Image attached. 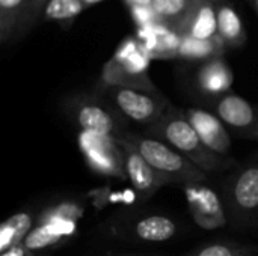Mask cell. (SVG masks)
Here are the masks:
<instances>
[{
  "label": "cell",
  "mask_w": 258,
  "mask_h": 256,
  "mask_svg": "<svg viewBox=\"0 0 258 256\" xmlns=\"http://www.w3.org/2000/svg\"><path fill=\"white\" fill-rule=\"evenodd\" d=\"M147 134L172 146L206 174L221 170L230 164L225 157L215 154L203 143L187 121L184 110H180L172 104L157 122L147 128Z\"/></svg>",
  "instance_id": "obj_1"
},
{
  "label": "cell",
  "mask_w": 258,
  "mask_h": 256,
  "mask_svg": "<svg viewBox=\"0 0 258 256\" xmlns=\"http://www.w3.org/2000/svg\"><path fill=\"white\" fill-rule=\"evenodd\" d=\"M150 60L151 57L136 36L124 38L113 56L104 63L98 89L132 88L159 92L148 75Z\"/></svg>",
  "instance_id": "obj_2"
},
{
  "label": "cell",
  "mask_w": 258,
  "mask_h": 256,
  "mask_svg": "<svg viewBox=\"0 0 258 256\" xmlns=\"http://www.w3.org/2000/svg\"><path fill=\"white\" fill-rule=\"evenodd\" d=\"M121 139L128 142L159 174H162L171 184L183 187L194 184H204L207 174L181 155L177 149L165 142L154 139L148 134L127 133Z\"/></svg>",
  "instance_id": "obj_3"
},
{
  "label": "cell",
  "mask_w": 258,
  "mask_h": 256,
  "mask_svg": "<svg viewBox=\"0 0 258 256\" xmlns=\"http://www.w3.org/2000/svg\"><path fill=\"white\" fill-rule=\"evenodd\" d=\"M63 112L80 130L119 140L125 131V119L100 94H74L63 100Z\"/></svg>",
  "instance_id": "obj_4"
},
{
  "label": "cell",
  "mask_w": 258,
  "mask_h": 256,
  "mask_svg": "<svg viewBox=\"0 0 258 256\" xmlns=\"http://www.w3.org/2000/svg\"><path fill=\"white\" fill-rule=\"evenodd\" d=\"M82 217L83 208L74 201H62L48 207L38 216L23 244L33 253L65 244L76 235Z\"/></svg>",
  "instance_id": "obj_5"
},
{
  "label": "cell",
  "mask_w": 258,
  "mask_h": 256,
  "mask_svg": "<svg viewBox=\"0 0 258 256\" xmlns=\"http://www.w3.org/2000/svg\"><path fill=\"white\" fill-rule=\"evenodd\" d=\"M228 220L234 228L248 225L258 214V157L239 167L224 186Z\"/></svg>",
  "instance_id": "obj_6"
},
{
  "label": "cell",
  "mask_w": 258,
  "mask_h": 256,
  "mask_svg": "<svg viewBox=\"0 0 258 256\" xmlns=\"http://www.w3.org/2000/svg\"><path fill=\"white\" fill-rule=\"evenodd\" d=\"M95 92L103 95L125 121L145 125L147 128L157 122L171 106L160 92L132 88H106Z\"/></svg>",
  "instance_id": "obj_7"
},
{
  "label": "cell",
  "mask_w": 258,
  "mask_h": 256,
  "mask_svg": "<svg viewBox=\"0 0 258 256\" xmlns=\"http://www.w3.org/2000/svg\"><path fill=\"white\" fill-rule=\"evenodd\" d=\"M77 140L89 169L103 177L127 180L124 151L116 139L103 134L80 131Z\"/></svg>",
  "instance_id": "obj_8"
},
{
  "label": "cell",
  "mask_w": 258,
  "mask_h": 256,
  "mask_svg": "<svg viewBox=\"0 0 258 256\" xmlns=\"http://www.w3.org/2000/svg\"><path fill=\"white\" fill-rule=\"evenodd\" d=\"M213 113L239 136L258 139V110L243 97L228 92L209 100Z\"/></svg>",
  "instance_id": "obj_9"
},
{
  "label": "cell",
  "mask_w": 258,
  "mask_h": 256,
  "mask_svg": "<svg viewBox=\"0 0 258 256\" xmlns=\"http://www.w3.org/2000/svg\"><path fill=\"white\" fill-rule=\"evenodd\" d=\"M189 211L195 223L203 229H218L227 225L228 216L219 196L204 184L184 187Z\"/></svg>",
  "instance_id": "obj_10"
},
{
  "label": "cell",
  "mask_w": 258,
  "mask_h": 256,
  "mask_svg": "<svg viewBox=\"0 0 258 256\" xmlns=\"http://www.w3.org/2000/svg\"><path fill=\"white\" fill-rule=\"evenodd\" d=\"M124 151V163H125V177L132 184L133 190L141 199L151 198L159 189L166 184H171L168 178L159 174L128 142L124 139L118 140Z\"/></svg>",
  "instance_id": "obj_11"
},
{
  "label": "cell",
  "mask_w": 258,
  "mask_h": 256,
  "mask_svg": "<svg viewBox=\"0 0 258 256\" xmlns=\"http://www.w3.org/2000/svg\"><path fill=\"white\" fill-rule=\"evenodd\" d=\"M187 121L203 140V143L215 154L225 157L231 151V137L225 128V124L213 113L198 107H189L184 110Z\"/></svg>",
  "instance_id": "obj_12"
},
{
  "label": "cell",
  "mask_w": 258,
  "mask_h": 256,
  "mask_svg": "<svg viewBox=\"0 0 258 256\" xmlns=\"http://www.w3.org/2000/svg\"><path fill=\"white\" fill-rule=\"evenodd\" d=\"M218 2L195 0L183 21L175 27L181 36L195 39H212L218 36Z\"/></svg>",
  "instance_id": "obj_13"
},
{
  "label": "cell",
  "mask_w": 258,
  "mask_h": 256,
  "mask_svg": "<svg viewBox=\"0 0 258 256\" xmlns=\"http://www.w3.org/2000/svg\"><path fill=\"white\" fill-rule=\"evenodd\" d=\"M233 80V71L224 57H215L203 62L195 74V84L198 91L209 100L231 92Z\"/></svg>",
  "instance_id": "obj_14"
},
{
  "label": "cell",
  "mask_w": 258,
  "mask_h": 256,
  "mask_svg": "<svg viewBox=\"0 0 258 256\" xmlns=\"http://www.w3.org/2000/svg\"><path fill=\"white\" fill-rule=\"evenodd\" d=\"M130 238L142 243H165L178 234L177 222L165 214H145L125 228Z\"/></svg>",
  "instance_id": "obj_15"
},
{
  "label": "cell",
  "mask_w": 258,
  "mask_h": 256,
  "mask_svg": "<svg viewBox=\"0 0 258 256\" xmlns=\"http://www.w3.org/2000/svg\"><path fill=\"white\" fill-rule=\"evenodd\" d=\"M218 36L228 48H240L246 42V30L237 9L225 0L218 2Z\"/></svg>",
  "instance_id": "obj_16"
},
{
  "label": "cell",
  "mask_w": 258,
  "mask_h": 256,
  "mask_svg": "<svg viewBox=\"0 0 258 256\" xmlns=\"http://www.w3.org/2000/svg\"><path fill=\"white\" fill-rule=\"evenodd\" d=\"M227 47L219 39V36L212 39H195L190 36H181L177 57L190 62H207L215 57H222Z\"/></svg>",
  "instance_id": "obj_17"
},
{
  "label": "cell",
  "mask_w": 258,
  "mask_h": 256,
  "mask_svg": "<svg viewBox=\"0 0 258 256\" xmlns=\"http://www.w3.org/2000/svg\"><path fill=\"white\" fill-rule=\"evenodd\" d=\"M33 216L29 211L17 213L8 217L0 226V253L18 244H23L26 237L33 229Z\"/></svg>",
  "instance_id": "obj_18"
},
{
  "label": "cell",
  "mask_w": 258,
  "mask_h": 256,
  "mask_svg": "<svg viewBox=\"0 0 258 256\" xmlns=\"http://www.w3.org/2000/svg\"><path fill=\"white\" fill-rule=\"evenodd\" d=\"M26 0H0V44L15 39Z\"/></svg>",
  "instance_id": "obj_19"
},
{
  "label": "cell",
  "mask_w": 258,
  "mask_h": 256,
  "mask_svg": "<svg viewBox=\"0 0 258 256\" xmlns=\"http://www.w3.org/2000/svg\"><path fill=\"white\" fill-rule=\"evenodd\" d=\"M89 6L82 0H50L44 9L42 20L59 24L73 23Z\"/></svg>",
  "instance_id": "obj_20"
},
{
  "label": "cell",
  "mask_w": 258,
  "mask_h": 256,
  "mask_svg": "<svg viewBox=\"0 0 258 256\" xmlns=\"http://www.w3.org/2000/svg\"><path fill=\"white\" fill-rule=\"evenodd\" d=\"M195 0H153L151 6L157 18L172 27H177L194 6Z\"/></svg>",
  "instance_id": "obj_21"
},
{
  "label": "cell",
  "mask_w": 258,
  "mask_h": 256,
  "mask_svg": "<svg viewBox=\"0 0 258 256\" xmlns=\"http://www.w3.org/2000/svg\"><path fill=\"white\" fill-rule=\"evenodd\" d=\"M186 256H254V247L236 241H215L189 252Z\"/></svg>",
  "instance_id": "obj_22"
},
{
  "label": "cell",
  "mask_w": 258,
  "mask_h": 256,
  "mask_svg": "<svg viewBox=\"0 0 258 256\" xmlns=\"http://www.w3.org/2000/svg\"><path fill=\"white\" fill-rule=\"evenodd\" d=\"M50 0H26L24 2V8H23V15L20 20V26L17 30V36L15 39L23 38L26 33H29L39 20H42V14L45 6L48 5Z\"/></svg>",
  "instance_id": "obj_23"
},
{
  "label": "cell",
  "mask_w": 258,
  "mask_h": 256,
  "mask_svg": "<svg viewBox=\"0 0 258 256\" xmlns=\"http://www.w3.org/2000/svg\"><path fill=\"white\" fill-rule=\"evenodd\" d=\"M128 11H130V15L133 18L136 27H145V26L160 21L157 18L153 6H135V8H130Z\"/></svg>",
  "instance_id": "obj_24"
},
{
  "label": "cell",
  "mask_w": 258,
  "mask_h": 256,
  "mask_svg": "<svg viewBox=\"0 0 258 256\" xmlns=\"http://www.w3.org/2000/svg\"><path fill=\"white\" fill-rule=\"evenodd\" d=\"M0 256H36V253L30 252L24 244H18V246L9 249V250H6V252H2V255Z\"/></svg>",
  "instance_id": "obj_25"
},
{
  "label": "cell",
  "mask_w": 258,
  "mask_h": 256,
  "mask_svg": "<svg viewBox=\"0 0 258 256\" xmlns=\"http://www.w3.org/2000/svg\"><path fill=\"white\" fill-rule=\"evenodd\" d=\"M127 8H135V6H151L153 0H124Z\"/></svg>",
  "instance_id": "obj_26"
},
{
  "label": "cell",
  "mask_w": 258,
  "mask_h": 256,
  "mask_svg": "<svg viewBox=\"0 0 258 256\" xmlns=\"http://www.w3.org/2000/svg\"><path fill=\"white\" fill-rule=\"evenodd\" d=\"M251 6H252V9L257 12V15H258V0H246Z\"/></svg>",
  "instance_id": "obj_27"
},
{
  "label": "cell",
  "mask_w": 258,
  "mask_h": 256,
  "mask_svg": "<svg viewBox=\"0 0 258 256\" xmlns=\"http://www.w3.org/2000/svg\"><path fill=\"white\" fill-rule=\"evenodd\" d=\"M83 3H86L88 6H91V5H95V3H100V2H104V0H82Z\"/></svg>",
  "instance_id": "obj_28"
}]
</instances>
